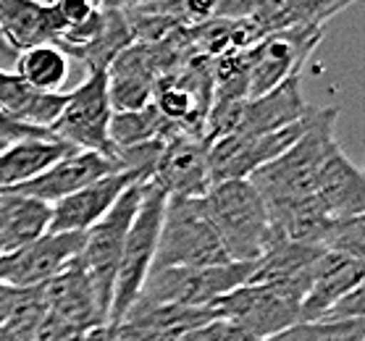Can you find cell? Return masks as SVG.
<instances>
[{
	"instance_id": "34",
	"label": "cell",
	"mask_w": 365,
	"mask_h": 341,
	"mask_svg": "<svg viewBox=\"0 0 365 341\" xmlns=\"http://www.w3.org/2000/svg\"><path fill=\"white\" fill-rule=\"evenodd\" d=\"M226 328H229V325L216 318V320H210V323H202V325H197V328L187 331L179 341H224Z\"/></svg>"
},
{
	"instance_id": "22",
	"label": "cell",
	"mask_w": 365,
	"mask_h": 341,
	"mask_svg": "<svg viewBox=\"0 0 365 341\" xmlns=\"http://www.w3.org/2000/svg\"><path fill=\"white\" fill-rule=\"evenodd\" d=\"M74 152L71 145L58 140H26L16 145H6L0 150V192L19 189L34 182L53 163Z\"/></svg>"
},
{
	"instance_id": "10",
	"label": "cell",
	"mask_w": 365,
	"mask_h": 341,
	"mask_svg": "<svg viewBox=\"0 0 365 341\" xmlns=\"http://www.w3.org/2000/svg\"><path fill=\"white\" fill-rule=\"evenodd\" d=\"M307 121V116H305ZM305 121L294 126L279 129L260 137H247V134H232L224 140L207 145V163H210V182H242L268 166L271 160L289 150L292 145L299 140V134L305 129Z\"/></svg>"
},
{
	"instance_id": "30",
	"label": "cell",
	"mask_w": 365,
	"mask_h": 341,
	"mask_svg": "<svg viewBox=\"0 0 365 341\" xmlns=\"http://www.w3.org/2000/svg\"><path fill=\"white\" fill-rule=\"evenodd\" d=\"M326 252H339L347 258L363 260L365 258V221L363 216L357 218H341L334 221L329 229V236L324 241Z\"/></svg>"
},
{
	"instance_id": "23",
	"label": "cell",
	"mask_w": 365,
	"mask_h": 341,
	"mask_svg": "<svg viewBox=\"0 0 365 341\" xmlns=\"http://www.w3.org/2000/svg\"><path fill=\"white\" fill-rule=\"evenodd\" d=\"M0 34L16 56L29 48L56 45L50 6L34 0H0Z\"/></svg>"
},
{
	"instance_id": "33",
	"label": "cell",
	"mask_w": 365,
	"mask_h": 341,
	"mask_svg": "<svg viewBox=\"0 0 365 341\" xmlns=\"http://www.w3.org/2000/svg\"><path fill=\"white\" fill-rule=\"evenodd\" d=\"M82 336L84 333L79 331V328H74V325L63 323L61 318L45 313L42 323L37 325V331H34L32 341H82Z\"/></svg>"
},
{
	"instance_id": "6",
	"label": "cell",
	"mask_w": 365,
	"mask_h": 341,
	"mask_svg": "<svg viewBox=\"0 0 365 341\" xmlns=\"http://www.w3.org/2000/svg\"><path fill=\"white\" fill-rule=\"evenodd\" d=\"M142 189H145V184H132L118 197L116 205L106 213V218L84 234L82 252L76 258V263L82 266L92 289H95V297H98L100 310L106 313V320H108L110 300H113L118 260H121L126 236H129V229H132L137 208H140Z\"/></svg>"
},
{
	"instance_id": "32",
	"label": "cell",
	"mask_w": 365,
	"mask_h": 341,
	"mask_svg": "<svg viewBox=\"0 0 365 341\" xmlns=\"http://www.w3.org/2000/svg\"><path fill=\"white\" fill-rule=\"evenodd\" d=\"M26 140H56L50 129H40V126L19 124L14 118H9L6 113H0V145H16V142Z\"/></svg>"
},
{
	"instance_id": "3",
	"label": "cell",
	"mask_w": 365,
	"mask_h": 341,
	"mask_svg": "<svg viewBox=\"0 0 365 341\" xmlns=\"http://www.w3.org/2000/svg\"><path fill=\"white\" fill-rule=\"evenodd\" d=\"M232 263L202 200H166L153 271Z\"/></svg>"
},
{
	"instance_id": "28",
	"label": "cell",
	"mask_w": 365,
	"mask_h": 341,
	"mask_svg": "<svg viewBox=\"0 0 365 341\" xmlns=\"http://www.w3.org/2000/svg\"><path fill=\"white\" fill-rule=\"evenodd\" d=\"M179 134L182 132L174 124H168L153 103L140 110L113 113L108 126V140L116 152L137 147V145H148V142H168Z\"/></svg>"
},
{
	"instance_id": "16",
	"label": "cell",
	"mask_w": 365,
	"mask_h": 341,
	"mask_svg": "<svg viewBox=\"0 0 365 341\" xmlns=\"http://www.w3.org/2000/svg\"><path fill=\"white\" fill-rule=\"evenodd\" d=\"M216 320L213 310L174 308V305H142L134 302L132 310L113 328L124 341H179L187 331ZM110 325V323H108Z\"/></svg>"
},
{
	"instance_id": "36",
	"label": "cell",
	"mask_w": 365,
	"mask_h": 341,
	"mask_svg": "<svg viewBox=\"0 0 365 341\" xmlns=\"http://www.w3.org/2000/svg\"><path fill=\"white\" fill-rule=\"evenodd\" d=\"M82 341H124L121 336H118V331L113 328V325H98V328H92V331H87L82 336Z\"/></svg>"
},
{
	"instance_id": "1",
	"label": "cell",
	"mask_w": 365,
	"mask_h": 341,
	"mask_svg": "<svg viewBox=\"0 0 365 341\" xmlns=\"http://www.w3.org/2000/svg\"><path fill=\"white\" fill-rule=\"evenodd\" d=\"M336 118H339V108L334 105L310 108L299 140L284 155L271 160L268 166H263L247 179L263 194V200H294V197L313 194L318 171L326 163V158L339 147Z\"/></svg>"
},
{
	"instance_id": "21",
	"label": "cell",
	"mask_w": 365,
	"mask_h": 341,
	"mask_svg": "<svg viewBox=\"0 0 365 341\" xmlns=\"http://www.w3.org/2000/svg\"><path fill=\"white\" fill-rule=\"evenodd\" d=\"M268 205V218H271V229L276 236H282L294 244H305V247H321L329 236V229L336 218H329L324 208L318 205L313 194L307 197H294V200H274Z\"/></svg>"
},
{
	"instance_id": "15",
	"label": "cell",
	"mask_w": 365,
	"mask_h": 341,
	"mask_svg": "<svg viewBox=\"0 0 365 341\" xmlns=\"http://www.w3.org/2000/svg\"><path fill=\"white\" fill-rule=\"evenodd\" d=\"M42 297H45V310L50 315L61 318L63 323L74 325L82 333L108 323L106 313L98 305L90 278L76 260L42 286Z\"/></svg>"
},
{
	"instance_id": "24",
	"label": "cell",
	"mask_w": 365,
	"mask_h": 341,
	"mask_svg": "<svg viewBox=\"0 0 365 341\" xmlns=\"http://www.w3.org/2000/svg\"><path fill=\"white\" fill-rule=\"evenodd\" d=\"M63 103H66V95L37 92L19 74L0 68V113H6L19 124L50 129L58 121Z\"/></svg>"
},
{
	"instance_id": "31",
	"label": "cell",
	"mask_w": 365,
	"mask_h": 341,
	"mask_svg": "<svg viewBox=\"0 0 365 341\" xmlns=\"http://www.w3.org/2000/svg\"><path fill=\"white\" fill-rule=\"evenodd\" d=\"M318 320H331V323H344V320H365V289L357 286L349 294H344L339 302H334Z\"/></svg>"
},
{
	"instance_id": "9",
	"label": "cell",
	"mask_w": 365,
	"mask_h": 341,
	"mask_svg": "<svg viewBox=\"0 0 365 341\" xmlns=\"http://www.w3.org/2000/svg\"><path fill=\"white\" fill-rule=\"evenodd\" d=\"M324 29L326 26H305V29L274 32L266 34L255 48H250V100L271 92L289 76L302 74V66L313 56L318 42L324 40Z\"/></svg>"
},
{
	"instance_id": "26",
	"label": "cell",
	"mask_w": 365,
	"mask_h": 341,
	"mask_svg": "<svg viewBox=\"0 0 365 341\" xmlns=\"http://www.w3.org/2000/svg\"><path fill=\"white\" fill-rule=\"evenodd\" d=\"M0 226L6 252H14L48 234L50 205L21 192H0Z\"/></svg>"
},
{
	"instance_id": "13",
	"label": "cell",
	"mask_w": 365,
	"mask_h": 341,
	"mask_svg": "<svg viewBox=\"0 0 365 341\" xmlns=\"http://www.w3.org/2000/svg\"><path fill=\"white\" fill-rule=\"evenodd\" d=\"M132 184H140L132 174H110L98 182L87 184L84 189L68 194L56 205H50V234H87L100 224L116 200Z\"/></svg>"
},
{
	"instance_id": "17",
	"label": "cell",
	"mask_w": 365,
	"mask_h": 341,
	"mask_svg": "<svg viewBox=\"0 0 365 341\" xmlns=\"http://www.w3.org/2000/svg\"><path fill=\"white\" fill-rule=\"evenodd\" d=\"M313 197L329 218H357L365 213V179L363 171L341 152V147L326 158L318 171Z\"/></svg>"
},
{
	"instance_id": "19",
	"label": "cell",
	"mask_w": 365,
	"mask_h": 341,
	"mask_svg": "<svg viewBox=\"0 0 365 341\" xmlns=\"http://www.w3.org/2000/svg\"><path fill=\"white\" fill-rule=\"evenodd\" d=\"M363 260L324 250L316 266V273H313V281H310V289H307L302 308H299V320H318L334 302H339L344 294L363 286Z\"/></svg>"
},
{
	"instance_id": "12",
	"label": "cell",
	"mask_w": 365,
	"mask_h": 341,
	"mask_svg": "<svg viewBox=\"0 0 365 341\" xmlns=\"http://www.w3.org/2000/svg\"><path fill=\"white\" fill-rule=\"evenodd\" d=\"M150 187L163 192L166 200H202L213 187L207 142L184 134L163 142Z\"/></svg>"
},
{
	"instance_id": "14",
	"label": "cell",
	"mask_w": 365,
	"mask_h": 341,
	"mask_svg": "<svg viewBox=\"0 0 365 341\" xmlns=\"http://www.w3.org/2000/svg\"><path fill=\"white\" fill-rule=\"evenodd\" d=\"M110 174H121L116 160L103 158L98 152L74 150V152H68L66 158H61L58 163H53V166L42 176H37L34 182L24 184V187H19V189H9V192H21L26 197H34V200H40V202L56 205V202L68 197V194L84 189L87 184L98 182V179L110 176Z\"/></svg>"
},
{
	"instance_id": "20",
	"label": "cell",
	"mask_w": 365,
	"mask_h": 341,
	"mask_svg": "<svg viewBox=\"0 0 365 341\" xmlns=\"http://www.w3.org/2000/svg\"><path fill=\"white\" fill-rule=\"evenodd\" d=\"M347 6L349 0H257L250 21L260 37H266L305 26H326L329 19L341 14Z\"/></svg>"
},
{
	"instance_id": "35",
	"label": "cell",
	"mask_w": 365,
	"mask_h": 341,
	"mask_svg": "<svg viewBox=\"0 0 365 341\" xmlns=\"http://www.w3.org/2000/svg\"><path fill=\"white\" fill-rule=\"evenodd\" d=\"M16 297H19V289H11L6 283H0V328L9 323L11 310L16 305Z\"/></svg>"
},
{
	"instance_id": "40",
	"label": "cell",
	"mask_w": 365,
	"mask_h": 341,
	"mask_svg": "<svg viewBox=\"0 0 365 341\" xmlns=\"http://www.w3.org/2000/svg\"><path fill=\"white\" fill-rule=\"evenodd\" d=\"M0 255H6V244H3V226H0Z\"/></svg>"
},
{
	"instance_id": "25",
	"label": "cell",
	"mask_w": 365,
	"mask_h": 341,
	"mask_svg": "<svg viewBox=\"0 0 365 341\" xmlns=\"http://www.w3.org/2000/svg\"><path fill=\"white\" fill-rule=\"evenodd\" d=\"M103 6V24L95 40L87 42L82 51L68 56L71 61L82 63L87 74L92 71H108V66L121 56V53L134 45L132 26L124 14V3H100Z\"/></svg>"
},
{
	"instance_id": "8",
	"label": "cell",
	"mask_w": 365,
	"mask_h": 341,
	"mask_svg": "<svg viewBox=\"0 0 365 341\" xmlns=\"http://www.w3.org/2000/svg\"><path fill=\"white\" fill-rule=\"evenodd\" d=\"M299 308L302 300L297 294L271 283H245L210 305L218 320L260 341L274 339L276 333L299 323Z\"/></svg>"
},
{
	"instance_id": "11",
	"label": "cell",
	"mask_w": 365,
	"mask_h": 341,
	"mask_svg": "<svg viewBox=\"0 0 365 341\" xmlns=\"http://www.w3.org/2000/svg\"><path fill=\"white\" fill-rule=\"evenodd\" d=\"M84 234H45L14 252L0 255V283L11 289H37L79 258Z\"/></svg>"
},
{
	"instance_id": "4",
	"label": "cell",
	"mask_w": 365,
	"mask_h": 341,
	"mask_svg": "<svg viewBox=\"0 0 365 341\" xmlns=\"http://www.w3.org/2000/svg\"><path fill=\"white\" fill-rule=\"evenodd\" d=\"M163 208H166V194L155 189V187L145 184L140 208H137L134 224L129 229V236H126L124 252H121V260H118L113 300H110L108 310L110 325L124 320V315L132 310V305L140 297L148 276L153 273V263H155V252H158Z\"/></svg>"
},
{
	"instance_id": "29",
	"label": "cell",
	"mask_w": 365,
	"mask_h": 341,
	"mask_svg": "<svg viewBox=\"0 0 365 341\" xmlns=\"http://www.w3.org/2000/svg\"><path fill=\"white\" fill-rule=\"evenodd\" d=\"M268 341H365V320H299Z\"/></svg>"
},
{
	"instance_id": "7",
	"label": "cell",
	"mask_w": 365,
	"mask_h": 341,
	"mask_svg": "<svg viewBox=\"0 0 365 341\" xmlns=\"http://www.w3.org/2000/svg\"><path fill=\"white\" fill-rule=\"evenodd\" d=\"M110 100L106 71L84 74V79L74 90L66 92V103L58 121L50 126V132L58 142H66L74 150L98 152L103 158L116 160V150L108 140L110 126Z\"/></svg>"
},
{
	"instance_id": "37",
	"label": "cell",
	"mask_w": 365,
	"mask_h": 341,
	"mask_svg": "<svg viewBox=\"0 0 365 341\" xmlns=\"http://www.w3.org/2000/svg\"><path fill=\"white\" fill-rule=\"evenodd\" d=\"M14 63H16V53L9 48V42L3 40V34H0V68L3 71H14Z\"/></svg>"
},
{
	"instance_id": "5",
	"label": "cell",
	"mask_w": 365,
	"mask_h": 341,
	"mask_svg": "<svg viewBox=\"0 0 365 341\" xmlns=\"http://www.w3.org/2000/svg\"><path fill=\"white\" fill-rule=\"evenodd\" d=\"M255 263H226L216 268H166L153 271L137 302L174 305V308L210 310L213 302L240 289L252 278Z\"/></svg>"
},
{
	"instance_id": "2",
	"label": "cell",
	"mask_w": 365,
	"mask_h": 341,
	"mask_svg": "<svg viewBox=\"0 0 365 341\" xmlns=\"http://www.w3.org/2000/svg\"><path fill=\"white\" fill-rule=\"evenodd\" d=\"M202 202L232 263H257L263 258L274 229L263 194L247 179L213 184Z\"/></svg>"
},
{
	"instance_id": "39",
	"label": "cell",
	"mask_w": 365,
	"mask_h": 341,
	"mask_svg": "<svg viewBox=\"0 0 365 341\" xmlns=\"http://www.w3.org/2000/svg\"><path fill=\"white\" fill-rule=\"evenodd\" d=\"M0 341H32V336L19 331H11V328H0Z\"/></svg>"
},
{
	"instance_id": "41",
	"label": "cell",
	"mask_w": 365,
	"mask_h": 341,
	"mask_svg": "<svg viewBox=\"0 0 365 341\" xmlns=\"http://www.w3.org/2000/svg\"><path fill=\"white\" fill-rule=\"evenodd\" d=\"M0 150H3V145H0Z\"/></svg>"
},
{
	"instance_id": "27",
	"label": "cell",
	"mask_w": 365,
	"mask_h": 341,
	"mask_svg": "<svg viewBox=\"0 0 365 341\" xmlns=\"http://www.w3.org/2000/svg\"><path fill=\"white\" fill-rule=\"evenodd\" d=\"M14 74H19L32 90L45 95H66V84L71 79V58L56 45H40L19 53L14 63Z\"/></svg>"
},
{
	"instance_id": "18",
	"label": "cell",
	"mask_w": 365,
	"mask_h": 341,
	"mask_svg": "<svg viewBox=\"0 0 365 341\" xmlns=\"http://www.w3.org/2000/svg\"><path fill=\"white\" fill-rule=\"evenodd\" d=\"M310 108H313V105H307L305 98H302L299 74L289 76L287 82H282L271 92L245 103L237 134L260 137V134L279 132V129H287V126H294V124H299V121H305Z\"/></svg>"
},
{
	"instance_id": "38",
	"label": "cell",
	"mask_w": 365,
	"mask_h": 341,
	"mask_svg": "<svg viewBox=\"0 0 365 341\" xmlns=\"http://www.w3.org/2000/svg\"><path fill=\"white\" fill-rule=\"evenodd\" d=\"M226 325H229V323H226ZM224 341H260V339H255V336H250V333H245V331H240V328L229 325V328H226V339Z\"/></svg>"
}]
</instances>
